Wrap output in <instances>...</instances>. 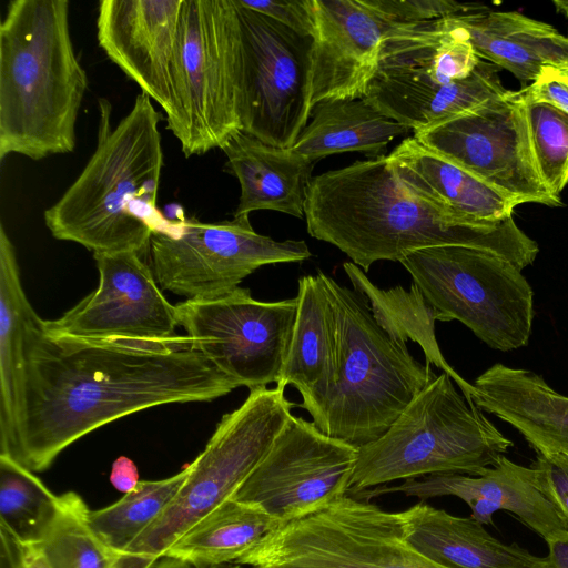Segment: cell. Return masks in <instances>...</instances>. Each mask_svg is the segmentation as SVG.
Returning a JSON list of instances; mask_svg holds the SVG:
<instances>
[{"instance_id":"1","label":"cell","mask_w":568,"mask_h":568,"mask_svg":"<svg viewBox=\"0 0 568 568\" xmlns=\"http://www.w3.org/2000/svg\"><path fill=\"white\" fill-rule=\"evenodd\" d=\"M28 334L22 396L8 455L33 473L87 434L154 406L211 402L239 385L187 336L168 341Z\"/></svg>"},{"instance_id":"2","label":"cell","mask_w":568,"mask_h":568,"mask_svg":"<svg viewBox=\"0 0 568 568\" xmlns=\"http://www.w3.org/2000/svg\"><path fill=\"white\" fill-rule=\"evenodd\" d=\"M304 216L312 237L333 244L364 272L377 261L400 263L433 246L485 250L520 271L539 252L513 216L496 224H474L412 194L384 154L313 178Z\"/></svg>"},{"instance_id":"3","label":"cell","mask_w":568,"mask_h":568,"mask_svg":"<svg viewBox=\"0 0 568 568\" xmlns=\"http://www.w3.org/2000/svg\"><path fill=\"white\" fill-rule=\"evenodd\" d=\"M94 152L74 182L44 213L53 237L98 253L150 250L153 231L168 224L156 210L163 168L161 114L150 97L136 95L112 128V105L100 98Z\"/></svg>"},{"instance_id":"4","label":"cell","mask_w":568,"mask_h":568,"mask_svg":"<svg viewBox=\"0 0 568 568\" xmlns=\"http://www.w3.org/2000/svg\"><path fill=\"white\" fill-rule=\"evenodd\" d=\"M68 0H12L0 23V161L73 152L89 87Z\"/></svg>"},{"instance_id":"5","label":"cell","mask_w":568,"mask_h":568,"mask_svg":"<svg viewBox=\"0 0 568 568\" xmlns=\"http://www.w3.org/2000/svg\"><path fill=\"white\" fill-rule=\"evenodd\" d=\"M337 322V378L311 414L325 435L356 448L383 436L437 376L376 322L361 292L318 271Z\"/></svg>"},{"instance_id":"6","label":"cell","mask_w":568,"mask_h":568,"mask_svg":"<svg viewBox=\"0 0 568 568\" xmlns=\"http://www.w3.org/2000/svg\"><path fill=\"white\" fill-rule=\"evenodd\" d=\"M499 70L478 57L450 17L396 23L364 98L416 132L504 94Z\"/></svg>"},{"instance_id":"7","label":"cell","mask_w":568,"mask_h":568,"mask_svg":"<svg viewBox=\"0 0 568 568\" xmlns=\"http://www.w3.org/2000/svg\"><path fill=\"white\" fill-rule=\"evenodd\" d=\"M442 372L377 440L357 448L348 496L435 474L478 475L514 446Z\"/></svg>"},{"instance_id":"8","label":"cell","mask_w":568,"mask_h":568,"mask_svg":"<svg viewBox=\"0 0 568 568\" xmlns=\"http://www.w3.org/2000/svg\"><path fill=\"white\" fill-rule=\"evenodd\" d=\"M285 388L257 387L225 414L164 511L120 557L116 568H151L199 520L233 497L265 456L296 406Z\"/></svg>"},{"instance_id":"9","label":"cell","mask_w":568,"mask_h":568,"mask_svg":"<svg viewBox=\"0 0 568 568\" xmlns=\"http://www.w3.org/2000/svg\"><path fill=\"white\" fill-rule=\"evenodd\" d=\"M436 320H456L489 347L508 352L528 344L534 292L521 271L485 250L443 245L400 261Z\"/></svg>"},{"instance_id":"10","label":"cell","mask_w":568,"mask_h":568,"mask_svg":"<svg viewBox=\"0 0 568 568\" xmlns=\"http://www.w3.org/2000/svg\"><path fill=\"white\" fill-rule=\"evenodd\" d=\"M180 123L184 156L222 149L242 131V41L234 0H183L178 42Z\"/></svg>"},{"instance_id":"11","label":"cell","mask_w":568,"mask_h":568,"mask_svg":"<svg viewBox=\"0 0 568 568\" xmlns=\"http://www.w3.org/2000/svg\"><path fill=\"white\" fill-rule=\"evenodd\" d=\"M236 565L252 568H444L405 539L398 513L352 496L285 524Z\"/></svg>"},{"instance_id":"12","label":"cell","mask_w":568,"mask_h":568,"mask_svg":"<svg viewBox=\"0 0 568 568\" xmlns=\"http://www.w3.org/2000/svg\"><path fill=\"white\" fill-rule=\"evenodd\" d=\"M149 251L158 284L186 300L221 297L261 266L300 263L312 255L303 240L280 242L257 233L248 215L169 223L153 231Z\"/></svg>"},{"instance_id":"13","label":"cell","mask_w":568,"mask_h":568,"mask_svg":"<svg viewBox=\"0 0 568 568\" xmlns=\"http://www.w3.org/2000/svg\"><path fill=\"white\" fill-rule=\"evenodd\" d=\"M234 2L242 41V131L291 149L312 113L313 37Z\"/></svg>"},{"instance_id":"14","label":"cell","mask_w":568,"mask_h":568,"mask_svg":"<svg viewBox=\"0 0 568 568\" xmlns=\"http://www.w3.org/2000/svg\"><path fill=\"white\" fill-rule=\"evenodd\" d=\"M193 346L239 387L277 383L288 349L297 298L261 302L236 287L213 300L175 305Z\"/></svg>"},{"instance_id":"15","label":"cell","mask_w":568,"mask_h":568,"mask_svg":"<svg viewBox=\"0 0 568 568\" xmlns=\"http://www.w3.org/2000/svg\"><path fill=\"white\" fill-rule=\"evenodd\" d=\"M414 138L518 205L562 204L539 174L526 106L518 91L507 90L473 111L414 132Z\"/></svg>"},{"instance_id":"16","label":"cell","mask_w":568,"mask_h":568,"mask_svg":"<svg viewBox=\"0 0 568 568\" xmlns=\"http://www.w3.org/2000/svg\"><path fill=\"white\" fill-rule=\"evenodd\" d=\"M357 448L292 415L232 498L285 525L347 495Z\"/></svg>"},{"instance_id":"17","label":"cell","mask_w":568,"mask_h":568,"mask_svg":"<svg viewBox=\"0 0 568 568\" xmlns=\"http://www.w3.org/2000/svg\"><path fill=\"white\" fill-rule=\"evenodd\" d=\"M134 252L93 254L99 285L61 317L43 321L54 336L89 339L168 341L176 336V308L151 266Z\"/></svg>"},{"instance_id":"18","label":"cell","mask_w":568,"mask_h":568,"mask_svg":"<svg viewBox=\"0 0 568 568\" xmlns=\"http://www.w3.org/2000/svg\"><path fill=\"white\" fill-rule=\"evenodd\" d=\"M183 0H102L97 38L106 57L165 113L180 123L178 42Z\"/></svg>"},{"instance_id":"19","label":"cell","mask_w":568,"mask_h":568,"mask_svg":"<svg viewBox=\"0 0 568 568\" xmlns=\"http://www.w3.org/2000/svg\"><path fill=\"white\" fill-rule=\"evenodd\" d=\"M390 493L417 497L422 501L443 496L457 497L470 508V517L483 525H493L496 511H509L546 544L568 532L567 523L539 489L535 469L516 464L506 456L478 475H428L406 479L396 486L367 489L354 497L368 500Z\"/></svg>"},{"instance_id":"20","label":"cell","mask_w":568,"mask_h":568,"mask_svg":"<svg viewBox=\"0 0 568 568\" xmlns=\"http://www.w3.org/2000/svg\"><path fill=\"white\" fill-rule=\"evenodd\" d=\"M314 16L311 106L364 98L393 23L362 0H312Z\"/></svg>"},{"instance_id":"21","label":"cell","mask_w":568,"mask_h":568,"mask_svg":"<svg viewBox=\"0 0 568 568\" xmlns=\"http://www.w3.org/2000/svg\"><path fill=\"white\" fill-rule=\"evenodd\" d=\"M473 385L476 406L511 425L537 455L568 454V397L542 376L497 363Z\"/></svg>"},{"instance_id":"22","label":"cell","mask_w":568,"mask_h":568,"mask_svg":"<svg viewBox=\"0 0 568 568\" xmlns=\"http://www.w3.org/2000/svg\"><path fill=\"white\" fill-rule=\"evenodd\" d=\"M398 514L406 541L444 568H554L547 557L496 539L471 517L424 501Z\"/></svg>"},{"instance_id":"23","label":"cell","mask_w":568,"mask_h":568,"mask_svg":"<svg viewBox=\"0 0 568 568\" xmlns=\"http://www.w3.org/2000/svg\"><path fill=\"white\" fill-rule=\"evenodd\" d=\"M397 180L417 197L474 224H496L513 216L518 205L470 172L439 156L414 136L388 155Z\"/></svg>"},{"instance_id":"24","label":"cell","mask_w":568,"mask_h":568,"mask_svg":"<svg viewBox=\"0 0 568 568\" xmlns=\"http://www.w3.org/2000/svg\"><path fill=\"white\" fill-rule=\"evenodd\" d=\"M296 298L295 323L276 386L293 385L302 396L297 406L311 415L337 378V322L320 273L300 277Z\"/></svg>"},{"instance_id":"25","label":"cell","mask_w":568,"mask_h":568,"mask_svg":"<svg viewBox=\"0 0 568 568\" xmlns=\"http://www.w3.org/2000/svg\"><path fill=\"white\" fill-rule=\"evenodd\" d=\"M224 170L234 175L241 189L233 216L257 210H272L304 217L305 202L316 162L239 131L221 149Z\"/></svg>"},{"instance_id":"26","label":"cell","mask_w":568,"mask_h":568,"mask_svg":"<svg viewBox=\"0 0 568 568\" xmlns=\"http://www.w3.org/2000/svg\"><path fill=\"white\" fill-rule=\"evenodd\" d=\"M41 317L21 284L16 248L0 225V455L14 443L29 331Z\"/></svg>"},{"instance_id":"27","label":"cell","mask_w":568,"mask_h":568,"mask_svg":"<svg viewBox=\"0 0 568 568\" xmlns=\"http://www.w3.org/2000/svg\"><path fill=\"white\" fill-rule=\"evenodd\" d=\"M409 130L365 98L324 100L313 106L311 121L291 149L313 162L344 152L376 158L383 155L390 141Z\"/></svg>"},{"instance_id":"28","label":"cell","mask_w":568,"mask_h":568,"mask_svg":"<svg viewBox=\"0 0 568 568\" xmlns=\"http://www.w3.org/2000/svg\"><path fill=\"white\" fill-rule=\"evenodd\" d=\"M281 526L262 509L230 498L176 539L163 556L196 565H236Z\"/></svg>"},{"instance_id":"29","label":"cell","mask_w":568,"mask_h":568,"mask_svg":"<svg viewBox=\"0 0 568 568\" xmlns=\"http://www.w3.org/2000/svg\"><path fill=\"white\" fill-rule=\"evenodd\" d=\"M343 268L353 288L366 296L378 325L399 343L406 344L412 339L419 344L426 363L435 364L447 373L464 396L473 402L476 389L445 361L435 337L436 316L417 286L412 283L408 291L400 286L382 290L354 263L346 262Z\"/></svg>"},{"instance_id":"30","label":"cell","mask_w":568,"mask_h":568,"mask_svg":"<svg viewBox=\"0 0 568 568\" xmlns=\"http://www.w3.org/2000/svg\"><path fill=\"white\" fill-rule=\"evenodd\" d=\"M190 468L159 480H140L116 503L89 510L93 531L120 557L164 511L184 484Z\"/></svg>"},{"instance_id":"31","label":"cell","mask_w":568,"mask_h":568,"mask_svg":"<svg viewBox=\"0 0 568 568\" xmlns=\"http://www.w3.org/2000/svg\"><path fill=\"white\" fill-rule=\"evenodd\" d=\"M59 506L54 495L36 474L0 455V527L22 544H39Z\"/></svg>"},{"instance_id":"32","label":"cell","mask_w":568,"mask_h":568,"mask_svg":"<svg viewBox=\"0 0 568 568\" xmlns=\"http://www.w3.org/2000/svg\"><path fill=\"white\" fill-rule=\"evenodd\" d=\"M89 510L79 494L59 495L57 515L38 544L53 568H116L119 558L91 528Z\"/></svg>"},{"instance_id":"33","label":"cell","mask_w":568,"mask_h":568,"mask_svg":"<svg viewBox=\"0 0 568 568\" xmlns=\"http://www.w3.org/2000/svg\"><path fill=\"white\" fill-rule=\"evenodd\" d=\"M535 161L556 197L568 184V114L545 103H525Z\"/></svg>"},{"instance_id":"34","label":"cell","mask_w":568,"mask_h":568,"mask_svg":"<svg viewBox=\"0 0 568 568\" xmlns=\"http://www.w3.org/2000/svg\"><path fill=\"white\" fill-rule=\"evenodd\" d=\"M474 16L486 29L515 42L544 65L568 69V38L554 27L518 12L487 10Z\"/></svg>"},{"instance_id":"35","label":"cell","mask_w":568,"mask_h":568,"mask_svg":"<svg viewBox=\"0 0 568 568\" xmlns=\"http://www.w3.org/2000/svg\"><path fill=\"white\" fill-rule=\"evenodd\" d=\"M474 13L456 14L452 19L465 31L478 57L506 69L521 82L534 81L544 64L515 42L486 29Z\"/></svg>"},{"instance_id":"36","label":"cell","mask_w":568,"mask_h":568,"mask_svg":"<svg viewBox=\"0 0 568 568\" xmlns=\"http://www.w3.org/2000/svg\"><path fill=\"white\" fill-rule=\"evenodd\" d=\"M362 2L393 24L426 22L489 10L480 3L454 0H362Z\"/></svg>"},{"instance_id":"37","label":"cell","mask_w":568,"mask_h":568,"mask_svg":"<svg viewBox=\"0 0 568 568\" xmlns=\"http://www.w3.org/2000/svg\"><path fill=\"white\" fill-rule=\"evenodd\" d=\"M530 466L539 489L568 525V454L537 455Z\"/></svg>"},{"instance_id":"38","label":"cell","mask_w":568,"mask_h":568,"mask_svg":"<svg viewBox=\"0 0 568 568\" xmlns=\"http://www.w3.org/2000/svg\"><path fill=\"white\" fill-rule=\"evenodd\" d=\"M237 2L250 10L272 18L297 33L313 37L312 0H237Z\"/></svg>"},{"instance_id":"39","label":"cell","mask_w":568,"mask_h":568,"mask_svg":"<svg viewBox=\"0 0 568 568\" xmlns=\"http://www.w3.org/2000/svg\"><path fill=\"white\" fill-rule=\"evenodd\" d=\"M518 93L524 103H545L568 114V77L558 68L544 65L532 83Z\"/></svg>"},{"instance_id":"40","label":"cell","mask_w":568,"mask_h":568,"mask_svg":"<svg viewBox=\"0 0 568 568\" xmlns=\"http://www.w3.org/2000/svg\"><path fill=\"white\" fill-rule=\"evenodd\" d=\"M110 480L119 491H131L140 481L135 464L128 457H119L112 465Z\"/></svg>"},{"instance_id":"41","label":"cell","mask_w":568,"mask_h":568,"mask_svg":"<svg viewBox=\"0 0 568 568\" xmlns=\"http://www.w3.org/2000/svg\"><path fill=\"white\" fill-rule=\"evenodd\" d=\"M18 540V539H17ZM18 568H53L38 544H22L18 540Z\"/></svg>"},{"instance_id":"42","label":"cell","mask_w":568,"mask_h":568,"mask_svg":"<svg viewBox=\"0 0 568 568\" xmlns=\"http://www.w3.org/2000/svg\"><path fill=\"white\" fill-rule=\"evenodd\" d=\"M0 568H18L17 567V551L18 540L9 534L6 529L0 527Z\"/></svg>"},{"instance_id":"43","label":"cell","mask_w":568,"mask_h":568,"mask_svg":"<svg viewBox=\"0 0 568 568\" xmlns=\"http://www.w3.org/2000/svg\"><path fill=\"white\" fill-rule=\"evenodd\" d=\"M546 556L554 568H568V532L547 544Z\"/></svg>"},{"instance_id":"44","label":"cell","mask_w":568,"mask_h":568,"mask_svg":"<svg viewBox=\"0 0 568 568\" xmlns=\"http://www.w3.org/2000/svg\"><path fill=\"white\" fill-rule=\"evenodd\" d=\"M151 568H241V565H196L178 558L162 556Z\"/></svg>"},{"instance_id":"45","label":"cell","mask_w":568,"mask_h":568,"mask_svg":"<svg viewBox=\"0 0 568 568\" xmlns=\"http://www.w3.org/2000/svg\"><path fill=\"white\" fill-rule=\"evenodd\" d=\"M568 77V69H560Z\"/></svg>"}]
</instances>
